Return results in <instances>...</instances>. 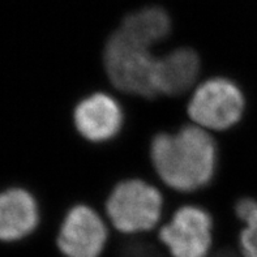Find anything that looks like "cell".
Listing matches in <instances>:
<instances>
[{
  "instance_id": "6da1fadb",
  "label": "cell",
  "mask_w": 257,
  "mask_h": 257,
  "mask_svg": "<svg viewBox=\"0 0 257 257\" xmlns=\"http://www.w3.org/2000/svg\"><path fill=\"white\" fill-rule=\"evenodd\" d=\"M217 144L204 128L188 124L156 135L150 144L154 171L178 192H195L212 182L217 167Z\"/></svg>"
},
{
  "instance_id": "7a4b0ae2",
  "label": "cell",
  "mask_w": 257,
  "mask_h": 257,
  "mask_svg": "<svg viewBox=\"0 0 257 257\" xmlns=\"http://www.w3.org/2000/svg\"><path fill=\"white\" fill-rule=\"evenodd\" d=\"M153 47L117 28L111 33L103 49V68L116 90L135 97L152 99L154 89Z\"/></svg>"
},
{
  "instance_id": "3957f363",
  "label": "cell",
  "mask_w": 257,
  "mask_h": 257,
  "mask_svg": "<svg viewBox=\"0 0 257 257\" xmlns=\"http://www.w3.org/2000/svg\"><path fill=\"white\" fill-rule=\"evenodd\" d=\"M104 209L119 234L134 236L152 231L160 223L163 197L145 180L125 179L111 189Z\"/></svg>"
},
{
  "instance_id": "277c9868",
  "label": "cell",
  "mask_w": 257,
  "mask_h": 257,
  "mask_svg": "<svg viewBox=\"0 0 257 257\" xmlns=\"http://www.w3.org/2000/svg\"><path fill=\"white\" fill-rule=\"evenodd\" d=\"M245 98L238 85L226 77H212L195 89L187 104L189 119L206 131H227L244 114Z\"/></svg>"
},
{
  "instance_id": "5b68a950",
  "label": "cell",
  "mask_w": 257,
  "mask_h": 257,
  "mask_svg": "<svg viewBox=\"0 0 257 257\" xmlns=\"http://www.w3.org/2000/svg\"><path fill=\"white\" fill-rule=\"evenodd\" d=\"M157 240L170 257H209L215 240L212 215L200 206H182L161 226Z\"/></svg>"
},
{
  "instance_id": "8992f818",
  "label": "cell",
  "mask_w": 257,
  "mask_h": 257,
  "mask_svg": "<svg viewBox=\"0 0 257 257\" xmlns=\"http://www.w3.org/2000/svg\"><path fill=\"white\" fill-rule=\"evenodd\" d=\"M108 241L107 225L84 204L69 209L56 232V247L64 257H102Z\"/></svg>"
},
{
  "instance_id": "52a82bcc",
  "label": "cell",
  "mask_w": 257,
  "mask_h": 257,
  "mask_svg": "<svg viewBox=\"0 0 257 257\" xmlns=\"http://www.w3.org/2000/svg\"><path fill=\"white\" fill-rule=\"evenodd\" d=\"M76 131L90 143H106L123 127V111L112 95L95 91L78 101L72 114Z\"/></svg>"
},
{
  "instance_id": "ba28073f",
  "label": "cell",
  "mask_w": 257,
  "mask_h": 257,
  "mask_svg": "<svg viewBox=\"0 0 257 257\" xmlns=\"http://www.w3.org/2000/svg\"><path fill=\"white\" fill-rule=\"evenodd\" d=\"M201 73V59L189 47L175 50L157 56L154 65V89L157 94L182 97L192 90Z\"/></svg>"
},
{
  "instance_id": "9c48e42d",
  "label": "cell",
  "mask_w": 257,
  "mask_h": 257,
  "mask_svg": "<svg viewBox=\"0 0 257 257\" xmlns=\"http://www.w3.org/2000/svg\"><path fill=\"white\" fill-rule=\"evenodd\" d=\"M38 225L39 208L32 193L24 188H10L0 193V241L23 240Z\"/></svg>"
},
{
  "instance_id": "30bf717a",
  "label": "cell",
  "mask_w": 257,
  "mask_h": 257,
  "mask_svg": "<svg viewBox=\"0 0 257 257\" xmlns=\"http://www.w3.org/2000/svg\"><path fill=\"white\" fill-rule=\"evenodd\" d=\"M119 28L141 42L154 47L165 41L171 32V19L161 7H144L141 10L128 13Z\"/></svg>"
},
{
  "instance_id": "8fae6325",
  "label": "cell",
  "mask_w": 257,
  "mask_h": 257,
  "mask_svg": "<svg viewBox=\"0 0 257 257\" xmlns=\"http://www.w3.org/2000/svg\"><path fill=\"white\" fill-rule=\"evenodd\" d=\"M235 213L244 223L238 234L236 247L241 257H257V200L251 197L239 200Z\"/></svg>"
}]
</instances>
